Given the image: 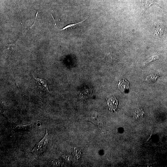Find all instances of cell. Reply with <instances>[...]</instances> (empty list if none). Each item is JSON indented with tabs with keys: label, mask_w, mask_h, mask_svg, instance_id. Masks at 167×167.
Returning <instances> with one entry per match:
<instances>
[{
	"label": "cell",
	"mask_w": 167,
	"mask_h": 167,
	"mask_svg": "<svg viewBox=\"0 0 167 167\" xmlns=\"http://www.w3.org/2000/svg\"><path fill=\"white\" fill-rule=\"evenodd\" d=\"M48 143V135L46 130V133L44 138L38 143L32 151V152L38 155L44 152L46 150Z\"/></svg>",
	"instance_id": "obj_1"
},
{
	"label": "cell",
	"mask_w": 167,
	"mask_h": 167,
	"mask_svg": "<svg viewBox=\"0 0 167 167\" xmlns=\"http://www.w3.org/2000/svg\"><path fill=\"white\" fill-rule=\"evenodd\" d=\"M33 78L36 84V88L41 92L46 93L50 92L47 81L45 79L37 78L33 75Z\"/></svg>",
	"instance_id": "obj_2"
},
{
	"label": "cell",
	"mask_w": 167,
	"mask_h": 167,
	"mask_svg": "<svg viewBox=\"0 0 167 167\" xmlns=\"http://www.w3.org/2000/svg\"><path fill=\"white\" fill-rule=\"evenodd\" d=\"M156 0H139L140 5L145 10L151 5L155 4Z\"/></svg>",
	"instance_id": "obj_3"
},
{
	"label": "cell",
	"mask_w": 167,
	"mask_h": 167,
	"mask_svg": "<svg viewBox=\"0 0 167 167\" xmlns=\"http://www.w3.org/2000/svg\"><path fill=\"white\" fill-rule=\"evenodd\" d=\"M118 86L120 90L124 92L129 90V82L126 79H123L119 81Z\"/></svg>",
	"instance_id": "obj_4"
},
{
	"label": "cell",
	"mask_w": 167,
	"mask_h": 167,
	"mask_svg": "<svg viewBox=\"0 0 167 167\" xmlns=\"http://www.w3.org/2000/svg\"><path fill=\"white\" fill-rule=\"evenodd\" d=\"M17 48V42L13 44H7L5 46L6 51L9 54L13 53Z\"/></svg>",
	"instance_id": "obj_5"
},
{
	"label": "cell",
	"mask_w": 167,
	"mask_h": 167,
	"mask_svg": "<svg viewBox=\"0 0 167 167\" xmlns=\"http://www.w3.org/2000/svg\"><path fill=\"white\" fill-rule=\"evenodd\" d=\"M160 76V75L158 73H151L146 77V80L148 83H153L156 81Z\"/></svg>",
	"instance_id": "obj_6"
},
{
	"label": "cell",
	"mask_w": 167,
	"mask_h": 167,
	"mask_svg": "<svg viewBox=\"0 0 167 167\" xmlns=\"http://www.w3.org/2000/svg\"><path fill=\"white\" fill-rule=\"evenodd\" d=\"M107 105L111 110H115L118 106V101L115 98H112L108 100Z\"/></svg>",
	"instance_id": "obj_7"
},
{
	"label": "cell",
	"mask_w": 167,
	"mask_h": 167,
	"mask_svg": "<svg viewBox=\"0 0 167 167\" xmlns=\"http://www.w3.org/2000/svg\"><path fill=\"white\" fill-rule=\"evenodd\" d=\"M144 115V112L142 109L141 108H139L135 109L133 114L134 118L136 119L142 118Z\"/></svg>",
	"instance_id": "obj_8"
},
{
	"label": "cell",
	"mask_w": 167,
	"mask_h": 167,
	"mask_svg": "<svg viewBox=\"0 0 167 167\" xmlns=\"http://www.w3.org/2000/svg\"><path fill=\"white\" fill-rule=\"evenodd\" d=\"M159 54L158 53L154 54V55L147 60L144 63V65H146L153 61L159 59Z\"/></svg>",
	"instance_id": "obj_9"
},
{
	"label": "cell",
	"mask_w": 167,
	"mask_h": 167,
	"mask_svg": "<svg viewBox=\"0 0 167 167\" xmlns=\"http://www.w3.org/2000/svg\"><path fill=\"white\" fill-rule=\"evenodd\" d=\"M32 126V124L27 125H18L16 127V129H21L23 130H26L27 129H29Z\"/></svg>",
	"instance_id": "obj_10"
},
{
	"label": "cell",
	"mask_w": 167,
	"mask_h": 167,
	"mask_svg": "<svg viewBox=\"0 0 167 167\" xmlns=\"http://www.w3.org/2000/svg\"><path fill=\"white\" fill-rule=\"evenodd\" d=\"M86 19H85L83 21H80L79 22H78V23H74V24H69L67 26H66L65 27H64L62 29H61L60 30H64L65 29H67L68 28H69L70 27H72V26H74L76 25L77 24H80V23L82 22H83L85 20H86Z\"/></svg>",
	"instance_id": "obj_11"
}]
</instances>
